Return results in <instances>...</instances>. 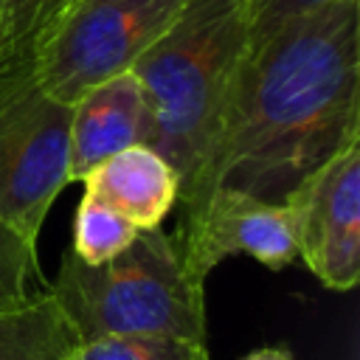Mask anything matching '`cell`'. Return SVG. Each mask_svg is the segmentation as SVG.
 Masks as SVG:
<instances>
[{
	"mask_svg": "<svg viewBox=\"0 0 360 360\" xmlns=\"http://www.w3.org/2000/svg\"><path fill=\"white\" fill-rule=\"evenodd\" d=\"M360 141V6L335 0L253 39L183 222L219 191L262 202L287 197Z\"/></svg>",
	"mask_w": 360,
	"mask_h": 360,
	"instance_id": "obj_1",
	"label": "cell"
},
{
	"mask_svg": "<svg viewBox=\"0 0 360 360\" xmlns=\"http://www.w3.org/2000/svg\"><path fill=\"white\" fill-rule=\"evenodd\" d=\"M248 45V0H186L129 70L149 110V146L177 172L180 202L208 166Z\"/></svg>",
	"mask_w": 360,
	"mask_h": 360,
	"instance_id": "obj_2",
	"label": "cell"
},
{
	"mask_svg": "<svg viewBox=\"0 0 360 360\" xmlns=\"http://www.w3.org/2000/svg\"><path fill=\"white\" fill-rule=\"evenodd\" d=\"M45 290L76 340L107 335H163L205 343V281L183 262L177 233L138 236L110 262L90 267L68 248Z\"/></svg>",
	"mask_w": 360,
	"mask_h": 360,
	"instance_id": "obj_3",
	"label": "cell"
},
{
	"mask_svg": "<svg viewBox=\"0 0 360 360\" xmlns=\"http://www.w3.org/2000/svg\"><path fill=\"white\" fill-rule=\"evenodd\" d=\"M183 6L186 0H70L39 53V87L59 104H76L96 84L132 70Z\"/></svg>",
	"mask_w": 360,
	"mask_h": 360,
	"instance_id": "obj_4",
	"label": "cell"
},
{
	"mask_svg": "<svg viewBox=\"0 0 360 360\" xmlns=\"http://www.w3.org/2000/svg\"><path fill=\"white\" fill-rule=\"evenodd\" d=\"M70 107L37 76L0 82V219L37 248L45 214L70 183Z\"/></svg>",
	"mask_w": 360,
	"mask_h": 360,
	"instance_id": "obj_5",
	"label": "cell"
},
{
	"mask_svg": "<svg viewBox=\"0 0 360 360\" xmlns=\"http://www.w3.org/2000/svg\"><path fill=\"white\" fill-rule=\"evenodd\" d=\"M298 256L329 290L360 281V141L315 169L290 197Z\"/></svg>",
	"mask_w": 360,
	"mask_h": 360,
	"instance_id": "obj_6",
	"label": "cell"
},
{
	"mask_svg": "<svg viewBox=\"0 0 360 360\" xmlns=\"http://www.w3.org/2000/svg\"><path fill=\"white\" fill-rule=\"evenodd\" d=\"M174 233L188 273L200 281L236 253H248L270 270H281L298 259L295 208L290 202H262L219 191L194 219L180 222Z\"/></svg>",
	"mask_w": 360,
	"mask_h": 360,
	"instance_id": "obj_7",
	"label": "cell"
},
{
	"mask_svg": "<svg viewBox=\"0 0 360 360\" xmlns=\"http://www.w3.org/2000/svg\"><path fill=\"white\" fill-rule=\"evenodd\" d=\"M138 143L149 146V110L129 70L96 84L70 104V183Z\"/></svg>",
	"mask_w": 360,
	"mask_h": 360,
	"instance_id": "obj_8",
	"label": "cell"
},
{
	"mask_svg": "<svg viewBox=\"0 0 360 360\" xmlns=\"http://www.w3.org/2000/svg\"><path fill=\"white\" fill-rule=\"evenodd\" d=\"M82 183L87 194L118 211L138 231L160 228L180 197L177 172L146 143L107 158Z\"/></svg>",
	"mask_w": 360,
	"mask_h": 360,
	"instance_id": "obj_9",
	"label": "cell"
},
{
	"mask_svg": "<svg viewBox=\"0 0 360 360\" xmlns=\"http://www.w3.org/2000/svg\"><path fill=\"white\" fill-rule=\"evenodd\" d=\"M73 343L76 335L48 290L0 309V360H65Z\"/></svg>",
	"mask_w": 360,
	"mask_h": 360,
	"instance_id": "obj_10",
	"label": "cell"
},
{
	"mask_svg": "<svg viewBox=\"0 0 360 360\" xmlns=\"http://www.w3.org/2000/svg\"><path fill=\"white\" fill-rule=\"evenodd\" d=\"M70 0H0V82L37 76L39 53Z\"/></svg>",
	"mask_w": 360,
	"mask_h": 360,
	"instance_id": "obj_11",
	"label": "cell"
},
{
	"mask_svg": "<svg viewBox=\"0 0 360 360\" xmlns=\"http://www.w3.org/2000/svg\"><path fill=\"white\" fill-rule=\"evenodd\" d=\"M138 236V228L124 219L118 211L96 200L93 194H82V202L73 217V245L79 262L98 267L110 259H115L132 239Z\"/></svg>",
	"mask_w": 360,
	"mask_h": 360,
	"instance_id": "obj_12",
	"label": "cell"
},
{
	"mask_svg": "<svg viewBox=\"0 0 360 360\" xmlns=\"http://www.w3.org/2000/svg\"><path fill=\"white\" fill-rule=\"evenodd\" d=\"M65 360H208L205 343L163 335H107L76 340Z\"/></svg>",
	"mask_w": 360,
	"mask_h": 360,
	"instance_id": "obj_13",
	"label": "cell"
},
{
	"mask_svg": "<svg viewBox=\"0 0 360 360\" xmlns=\"http://www.w3.org/2000/svg\"><path fill=\"white\" fill-rule=\"evenodd\" d=\"M34 276L42 278L37 248H31L14 228H8L0 219V309L28 301L34 295L31 292Z\"/></svg>",
	"mask_w": 360,
	"mask_h": 360,
	"instance_id": "obj_14",
	"label": "cell"
},
{
	"mask_svg": "<svg viewBox=\"0 0 360 360\" xmlns=\"http://www.w3.org/2000/svg\"><path fill=\"white\" fill-rule=\"evenodd\" d=\"M335 0H248V14H250V42L267 37L273 28L281 22L312 11L318 6H326Z\"/></svg>",
	"mask_w": 360,
	"mask_h": 360,
	"instance_id": "obj_15",
	"label": "cell"
},
{
	"mask_svg": "<svg viewBox=\"0 0 360 360\" xmlns=\"http://www.w3.org/2000/svg\"><path fill=\"white\" fill-rule=\"evenodd\" d=\"M242 360H292V352L287 346H262L248 352Z\"/></svg>",
	"mask_w": 360,
	"mask_h": 360,
	"instance_id": "obj_16",
	"label": "cell"
}]
</instances>
